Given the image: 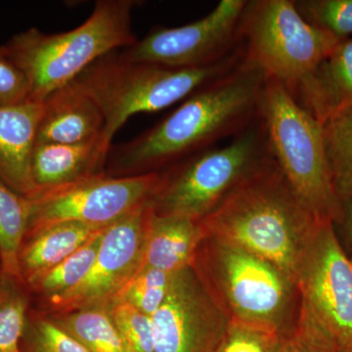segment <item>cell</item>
I'll return each instance as SVG.
<instances>
[{
  "instance_id": "e0dca14e",
  "label": "cell",
  "mask_w": 352,
  "mask_h": 352,
  "mask_svg": "<svg viewBox=\"0 0 352 352\" xmlns=\"http://www.w3.org/2000/svg\"><path fill=\"white\" fill-rule=\"evenodd\" d=\"M294 98L323 126L352 104V39L340 41L298 87Z\"/></svg>"
},
{
  "instance_id": "8fae6325",
  "label": "cell",
  "mask_w": 352,
  "mask_h": 352,
  "mask_svg": "<svg viewBox=\"0 0 352 352\" xmlns=\"http://www.w3.org/2000/svg\"><path fill=\"white\" fill-rule=\"evenodd\" d=\"M247 4L245 0H222L206 17L182 27L155 28L120 54L129 61L171 69L212 66L239 48Z\"/></svg>"
},
{
  "instance_id": "ffe728a7",
  "label": "cell",
  "mask_w": 352,
  "mask_h": 352,
  "mask_svg": "<svg viewBox=\"0 0 352 352\" xmlns=\"http://www.w3.org/2000/svg\"><path fill=\"white\" fill-rule=\"evenodd\" d=\"M45 314L89 352H132L111 318L107 305Z\"/></svg>"
},
{
  "instance_id": "4dcf8cb0",
  "label": "cell",
  "mask_w": 352,
  "mask_h": 352,
  "mask_svg": "<svg viewBox=\"0 0 352 352\" xmlns=\"http://www.w3.org/2000/svg\"><path fill=\"white\" fill-rule=\"evenodd\" d=\"M277 352H337L293 333L282 340Z\"/></svg>"
},
{
  "instance_id": "6da1fadb",
  "label": "cell",
  "mask_w": 352,
  "mask_h": 352,
  "mask_svg": "<svg viewBox=\"0 0 352 352\" xmlns=\"http://www.w3.org/2000/svg\"><path fill=\"white\" fill-rule=\"evenodd\" d=\"M265 82L263 72L242 57L156 126L111 148L106 175L126 177L157 173L221 139L235 138L258 120Z\"/></svg>"
},
{
  "instance_id": "5b68a950",
  "label": "cell",
  "mask_w": 352,
  "mask_h": 352,
  "mask_svg": "<svg viewBox=\"0 0 352 352\" xmlns=\"http://www.w3.org/2000/svg\"><path fill=\"white\" fill-rule=\"evenodd\" d=\"M242 48L205 68L171 69L124 59L119 50L95 61L75 82L101 109L105 119L102 141L112 148L115 134L131 116L154 113L187 98L199 88L234 68Z\"/></svg>"
},
{
  "instance_id": "5bb4252c",
  "label": "cell",
  "mask_w": 352,
  "mask_h": 352,
  "mask_svg": "<svg viewBox=\"0 0 352 352\" xmlns=\"http://www.w3.org/2000/svg\"><path fill=\"white\" fill-rule=\"evenodd\" d=\"M105 119L96 102L73 80L43 101L36 143L78 144L102 138Z\"/></svg>"
},
{
  "instance_id": "30bf717a",
  "label": "cell",
  "mask_w": 352,
  "mask_h": 352,
  "mask_svg": "<svg viewBox=\"0 0 352 352\" xmlns=\"http://www.w3.org/2000/svg\"><path fill=\"white\" fill-rule=\"evenodd\" d=\"M159 173L113 177L104 175L65 188L38 194L30 201L27 232L59 222L107 228L151 198Z\"/></svg>"
},
{
  "instance_id": "9a60e30c",
  "label": "cell",
  "mask_w": 352,
  "mask_h": 352,
  "mask_svg": "<svg viewBox=\"0 0 352 352\" xmlns=\"http://www.w3.org/2000/svg\"><path fill=\"white\" fill-rule=\"evenodd\" d=\"M41 115L43 101L0 107V180L27 199L36 193L31 164Z\"/></svg>"
},
{
  "instance_id": "4fadbf2b",
  "label": "cell",
  "mask_w": 352,
  "mask_h": 352,
  "mask_svg": "<svg viewBox=\"0 0 352 352\" xmlns=\"http://www.w3.org/2000/svg\"><path fill=\"white\" fill-rule=\"evenodd\" d=\"M151 318L155 352H214L230 322L192 267L176 274L170 295Z\"/></svg>"
},
{
  "instance_id": "7402d4cb",
  "label": "cell",
  "mask_w": 352,
  "mask_h": 352,
  "mask_svg": "<svg viewBox=\"0 0 352 352\" xmlns=\"http://www.w3.org/2000/svg\"><path fill=\"white\" fill-rule=\"evenodd\" d=\"M329 168L340 201L352 199V104L323 124Z\"/></svg>"
},
{
  "instance_id": "484cf974",
  "label": "cell",
  "mask_w": 352,
  "mask_h": 352,
  "mask_svg": "<svg viewBox=\"0 0 352 352\" xmlns=\"http://www.w3.org/2000/svg\"><path fill=\"white\" fill-rule=\"evenodd\" d=\"M22 352H89L51 321L41 310L31 307L21 340Z\"/></svg>"
},
{
  "instance_id": "d6986e66",
  "label": "cell",
  "mask_w": 352,
  "mask_h": 352,
  "mask_svg": "<svg viewBox=\"0 0 352 352\" xmlns=\"http://www.w3.org/2000/svg\"><path fill=\"white\" fill-rule=\"evenodd\" d=\"M100 230L78 222H59L25 234L18 254L23 281L27 284L61 263Z\"/></svg>"
},
{
  "instance_id": "f546056e",
  "label": "cell",
  "mask_w": 352,
  "mask_h": 352,
  "mask_svg": "<svg viewBox=\"0 0 352 352\" xmlns=\"http://www.w3.org/2000/svg\"><path fill=\"white\" fill-rule=\"evenodd\" d=\"M31 100L29 80L0 46V107L19 105Z\"/></svg>"
},
{
  "instance_id": "3957f363",
  "label": "cell",
  "mask_w": 352,
  "mask_h": 352,
  "mask_svg": "<svg viewBox=\"0 0 352 352\" xmlns=\"http://www.w3.org/2000/svg\"><path fill=\"white\" fill-rule=\"evenodd\" d=\"M191 267L229 321L270 331L282 339L295 332L300 294L295 280L275 264L206 235Z\"/></svg>"
},
{
  "instance_id": "7c38bea8",
  "label": "cell",
  "mask_w": 352,
  "mask_h": 352,
  "mask_svg": "<svg viewBox=\"0 0 352 352\" xmlns=\"http://www.w3.org/2000/svg\"><path fill=\"white\" fill-rule=\"evenodd\" d=\"M153 214L149 199L107 227L87 278L64 296L41 302L38 309L60 314L112 302L140 268Z\"/></svg>"
},
{
  "instance_id": "277c9868",
  "label": "cell",
  "mask_w": 352,
  "mask_h": 352,
  "mask_svg": "<svg viewBox=\"0 0 352 352\" xmlns=\"http://www.w3.org/2000/svg\"><path fill=\"white\" fill-rule=\"evenodd\" d=\"M133 0H98L82 25L69 32L45 34L36 28L15 34L2 48L23 72L31 100L43 101L57 88L113 51L133 45Z\"/></svg>"
},
{
  "instance_id": "2e32d148",
  "label": "cell",
  "mask_w": 352,
  "mask_h": 352,
  "mask_svg": "<svg viewBox=\"0 0 352 352\" xmlns=\"http://www.w3.org/2000/svg\"><path fill=\"white\" fill-rule=\"evenodd\" d=\"M110 150L102 138L78 144L36 143L31 164L36 195L104 175Z\"/></svg>"
},
{
  "instance_id": "d4e9b609",
  "label": "cell",
  "mask_w": 352,
  "mask_h": 352,
  "mask_svg": "<svg viewBox=\"0 0 352 352\" xmlns=\"http://www.w3.org/2000/svg\"><path fill=\"white\" fill-rule=\"evenodd\" d=\"M177 273L140 268L113 300H124L152 316L170 295Z\"/></svg>"
},
{
  "instance_id": "1f68e13d",
  "label": "cell",
  "mask_w": 352,
  "mask_h": 352,
  "mask_svg": "<svg viewBox=\"0 0 352 352\" xmlns=\"http://www.w3.org/2000/svg\"><path fill=\"white\" fill-rule=\"evenodd\" d=\"M342 214L339 223L333 224L339 226L342 235L346 238L349 247L352 249V199L342 201Z\"/></svg>"
},
{
  "instance_id": "8992f818",
  "label": "cell",
  "mask_w": 352,
  "mask_h": 352,
  "mask_svg": "<svg viewBox=\"0 0 352 352\" xmlns=\"http://www.w3.org/2000/svg\"><path fill=\"white\" fill-rule=\"evenodd\" d=\"M259 119L271 156L300 203L317 219L339 223L342 206L329 168L323 126L270 80L261 95Z\"/></svg>"
},
{
  "instance_id": "ba28073f",
  "label": "cell",
  "mask_w": 352,
  "mask_h": 352,
  "mask_svg": "<svg viewBox=\"0 0 352 352\" xmlns=\"http://www.w3.org/2000/svg\"><path fill=\"white\" fill-rule=\"evenodd\" d=\"M295 332L337 352L352 349V258L332 221L314 227L298 263Z\"/></svg>"
},
{
  "instance_id": "603a6c76",
  "label": "cell",
  "mask_w": 352,
  "mask_h": 352,
  "mask_svg": "<svg viewBox=\"0 0 352 352\" xmlns=\"http://www.w3.org/2000/svg\"><path fill=\"white\" fill-rule=\"evenodd\" d=\"M29 217V199L16 193L0 180V270L19 278L18 254Z\"/></svg>"
},
{
  "instance_id": "7a4b0ae2",
  "label": "cell",
  "mask_w": 352,
  "mask_h": 352,
  "mask_svg": "<svg viewBox=\"0 0 352 352\" xmlns=\"http://www.w3.org/2000/svg\"><path fill=\"white\" fill-rule=\"evenodd\" d=\"M320 220L300 203L271 159L200 221L206 235L275 264L296 282L303 249Z\"/></svg>"
},
{
  "instance_id": "9c48e42d",
  "label": "cell",
  "mask_w": 352,
  "mask_h": 352,
  "mask_svg": "<svg viewBox=\"0 0 352 352\" xmlns=\"http://www.w3.org/2000/svg\"><path fill=\"white\" fill-rule=\"evenodd\" d=\"M340 41L303 19L294 0L248 1L243 15V59L293 97Z\"/></svg>"
},
{
  "instance_id": "ac0fdd59",
  "label": "cell",
  "mask_w": 352,
  "mask_h": 352,
  "mask_svg": "<svg viewBox=\"0 0 352 352\" xmlns=\"http://www.w3.org/2000/svg\"><path fill=\"white\" fill-rule=\"evenodd\" d=\"M205 237L200 220L157 214L154 212L140 268L177 273L191 267L197 250Z\"/></svg>"
},
{
  "instance_id": "cb8c5ba5",
  "label": "cell",
  "mask_w": 352,
  "mask_h": 352,
  "mask_svg": "<svg viewBox=\"0 0 352 352\" xmlns=\"http://www.w3.org/2000/svg\"><path fill=\"white\" fill-rule=\"evenodd\" d=\"M32 296L21 278L0 270V352H22Z\"/></svg>"
},
{
  "instance_id": "d6a6232c",
  "label": "cell",
  "mask_w": 352,
  "mask_h": 352,
  "mask_svg": "<svg viewBox=\"0 0 352 352\" xmlns=\"http://www.w3.org/2000/svg\"><path fill=\"white\" fill-rule=\"evenodd\" d=\"M347 352H352V349H351V351H347Z\"/></svg>"
},
{
  "instance_id": "52a82bcc",
  "label": "cell",
  "mask_w": 352,
  "mask_h": 352,
  "mask_svg": "<svg viewBox=\"0 0 352 352\" xmlns=\"http://www.w3.org/2000/svg\"><path fill=\"white\" fill-rule=\"evenodd\" d=\"M271 159L265 129L258 119L228 145L208 148L159 173V183L150 198L155 214L205 219Z\"/></svg>"
},
{
  "instance_id": "f1b7e54d",
  "label": "cell",
  "mask_w": 352,
  "mask_h": 352,
  "mask_svg": "<svg viewBox=\"0 0 352 352\" xmlns=\"http://www.w3.org/2000/svg\"><path fill=\"white\" fill-rule=\"evenodd\" d=\"M282 338L264 329L229 322L214 352H277Z\"/></svg>"
},
{
  "instance_id": "4316f807",
  "label": "cell",
  "mask_w": 352,
  "mask_h": 352,
  "mask_svg": "<svg viewBox=\"0 0 352 352\" xmlns=\"http://www.w3.org/2000/svg\"><path fill=\"white\" fill-rule=\"evenodd\" d=\"M295 6L307 23L337 38L352 34V0H298Z\"/></svg>"
},
{
  "instance_id": "44dd1931",
  "label": "cell",
  "mask_w": 352,
  "mask_h": 352,
  "mask_svg": "<svg viewBox=\"0 0 352 352\" xmlns=\"http://www.w3.org/2000/svg\"><path fill=\"white\" fill-rule=\"evenodd\" d=\"M106 228L98 231L87 244L74 252L61 263L28 282L32 298L41 302L54 300L76 288L91 270Z\"/></svg>"
},
{
  "instance_id": "83f0119b",
  "label": "cell",
  "mask_w": 352,
  "mask_h": 352,
  "mask_svg": "<svg viewBox=\"0 0 352 352\" xmlns=\"http://www.w3.org/2000/svg\"><path fill=\"white\" fill-rule=\"evenodd\" d=\"M107 308L116 327L132 352H155L151 316L124 300H112Z\"/></svg>"
}]
</instances>
